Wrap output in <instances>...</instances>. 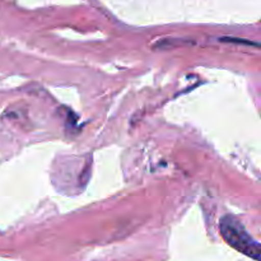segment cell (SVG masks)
I'll list each match as a JSON object with an SVG mask.
<instances>
[{
	"mask_svg": "<svg viewBox=\"0 0 261 261\" xmlns=\"http://www.w3.org/2000/svg\"><path fill=\"white\" fill-rule=\"evenodd\" d=\"M219 231L224 241L251 259L260 261L261 249L256 240L250 236L241 222L233 216H224L219 222Z\"/></svg>",
	"mask_w": 261,
	"mask_h": 261,
	"instance_id": "cell-1",
	"label": "cell"
}]
</instances>
